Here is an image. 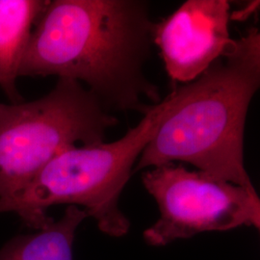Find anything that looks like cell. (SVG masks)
I'll use <instances>...</instances> for the list:
<instances>
[{
  "label": "cell",
  "instance_id": "obj_3",
  "mask_svg": "<svg viewBox=\"0 0 260 260\" xmlns=\"http://www.w3.org/2000/svg\"><path fill=\"white\" fill-rule=\"evenodd\" d=\"M170 96L152 106L121 139L72 147L53 158L17 198L0 201V214L15 213L28 226L40 230L51 218L54 205L77 206L98 223L101 232L121 237L130 229L120 208V197L149 141L157 130Z\"/></svg>",
  "mask_w": 260,
  "mask_h": 260
},
{
  "label": "cell",
  "instance_id": "obj_4",
  "mask_svg": "<svg viewBox=\"0 0 260 260\" xmlns=\"http://www.w3.org/2000/svg\"><path fill=\"white\" fill-rule=\"evenodd\" d=\"M117 122L89 89L67 78L36 101L0 103V201L20 195L66 149L104 142Z\"/></svg>",
  "mask_w": 260,
  "mask_h": 260
},
{
  "label": "cell",
  "instance_id": "obj_6",
  "mask_svg": "<svg viewBox=\"0 0 260 260\" xmlns=\"http://www.w3.org/2000/svg\"><path fill=\"white\" fill-rule=\"evenodd\" d=\"M230 19L228 0H187L154 23L152 40L174 81H194L229 50Z\"/></svg>",
  "mask_w": 260,
  "mask_h": 260
},
{
  "label": "cell",
  "instance_id": "obj_8",
  "mask_svg": "<svg viewBox=\"0 0 260 260\" xmlns=\"http://www.w3.org/2000/svg\"><path fill=\"white\" fill-rule=\"evenodd\" d=\"M88 218L77 206H67L63 216L36 233L13 237L0 248V260H74V243L79 225Z\"/></svg>",
  "mask_w": 260,
  "mask_h": 260
},
{
  "label": "cell",
  "instance_id": "obj_1",
  "mask_svg": "<svg viewBox=\"0 0 260 260\" xmlns=\"http://www.w3.org/2000/svg\"><path fill=\"white\" fill-rule=\"evenodd\" d=\"M153 26L143 0L47 1L19 76L72 79L86 84L110 112L145 115L161 102L145 75Z\"/></svg>",
  "mask_w": 260,
  "mask_h": 260
},
{
  "label": "cell",
  "instance_id": "obj_5",
  "mask_svg": "<svg viewBox=\"0 0 260 260\" xmlns=\"http://www.w3.org/2000/svg\"><path fill=\"white\" fill-rule=\"evenodd\" d=\"M142 182L160 211L157 222L143 234L150 246H166L199 233L228 232L240 226L259 231L260 200L256 190L175 163L145 172Z\"/></svg>",
  "mask_w": 260,
  "mask_h": 260
},
{
  "label": "cell",
  "instance_id": "obj_7",
  "mask_svg": "<svg viewBox=\"0 0 260 260\" xmlns=\"http://www.w3.org/2000/svg\"><path fill=\"white\" fill-rule=\"evenodd\" d=\"M46 0H0V89L10 103L23 102L18 90L20 66Z\"/></svg>",
  "mask_w": 260,
  "mask_h": 260
},
{
  "label": "cell",
  "instance_id": "obj_2",
  "mask_svg": "<svg viewBox=\"0 0 260 260\" xmlns=\"http://www.w3.org/2000/svg\"><path fill=\"white\" fill-rule=\"evenodd\" d=\"M259 86L260 32L251 26L204 74L169 94L165 115L134 172L180 161L254 191L244 164V133Z\"/></svg>",
  "mask_w": 260,
  "mask_h": 260
}]
</instances>
